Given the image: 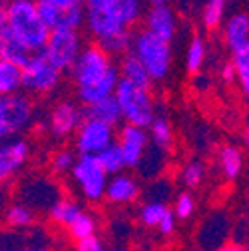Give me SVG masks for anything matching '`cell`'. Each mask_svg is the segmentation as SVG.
I'll return each mask as SVG.
<instances>
[{"label":"cell","mask_w":249,"mask_h":251,"mask_svg":"<svg viewBox=\"0 0 249 251\" xmlns=\"http://www.w3.org/2000/svg\"><path fill=\"white\" fill-rule=\"evenodd\" d=\"M34 124V104L26 94L0 98V142L26 132Z\"/></svg>","instance_id":"52a82bcc"},{"label":"cell","mask_w":249,"mask_h":251,"mask_svg":"<svg viewBox=\"0 0 249 251\" xmlns=\"http://www.w3.org/2000/svg\"><path fill=\"white\" fill-rule=\"evenodd\" d=\"M84 207L72 200V198H58L50 209H48V215H50V222L56 224V226H62V227H68L72 224V219L82 211Z\"/></svg>","instance_id":"44dd1931"},{"label":"cell","mask_w":249,"mask_h":251,"mask_svg":"<svg viewBox=\"0 0 249 251\" xmlns=\"http://www.w3.org/2000/svg\"><path fill=\"white\" fill-rule=\"evenodd\" d=\"M4 222H6V226H8L10 229L24 231V229L34 227L36 211H34V209H30L28 205H24L22 201H18V203H12V205L6 207Z\"/></svg>","instance_id":"cb8c5ba5"},{"label":"cell","mask_w":249,"mask_h":251,"mask_svg":"<svg viewBox=\"0 0 249 251\" xmlns=\"http://www.w3.org/2000/svg\"><path fill=\"white\" fill-rule=\"evenodd\" d=\"M224 36L231 54L249 52V18L245 12H235L225 20Z\"/></svg>","instance_id":"2e32d148"},{"label":"cell","mask_w":249,"mask_h":251,"mask_svg":"<svg viewBox=\"0 0 249 251\" xmlns=\"http://www.w3.org/2000/svg\"><path fill=\"white\" fill-rule=\"evenodd\" d=\"M44 192H56V187L52 185L50 179H28L26 187L22 190V203L28 205L30 209H34L38 205H44L46 209H50V205L58 200V196L54 194H44Z\"/></svg>","instance_id":"e0dca14e"},{"label":"cell","mask_w":249,"mask_h":251,"mask_svg":"<svg viewBox=\"0 0 249 251\" xmlns=\"http://www.w3.org/2000/svg\"><path fill=\"white\" fill-rule=\"evenodd\" d=\"M8 30V16H6V8H4V0L0 2V34Z\"/></svg>","instance_id":"b9f144b4"},{"label":"cell","mask_w":249,"mask_h":251,"mask_svg":"<svg viewBox=\"0 0 249 251\" xmlns=\"http://www.w3.org/2000/svg\"><path fill=\"white\" fill-rule=\"evenodd\" d=\"M164 164H166V151L155 150V148L149 144V148L146 150L144 158H142V162H140V166H138L136 170H138L142 176H146V177H149V179H155V177H160V172H162Z\"/></svg>","instance_id":"f1b7e54d"},{"label":"cell","mask_w":249,"mask_h":251,"mask_svg":"<svg viewBox=\"0 0 249 251\" xmlns=\"http://www.w3.org/2000/svg\"><path fill=\"white\" fill-rule=\"evenodd\" d=\"M76 251H108V249L98 235H92L82 241H76Z\"/></svg>","instance_id":"74e56055"},{"label":"cell","mask_w":249,"mask_h":251,"mask_svg":"<svg viewBox=\"0 0 249 251\" xmlns=\"http://www.w3.org/2000/svg\"><path fill=\"white\" fill-rule=\"evenodd\" d=\"M175 215L172 213V209H168L166 213H164V217L160 219V224H158V229H160V233H164V235H170V233H174L175 231Z\"/></svg>","instance_id":"ab89813d"},{"label":"cell","mask_w":249,"mask_h":251,"mask_svg":"<svg viewBox=\"0 0 249 251\" xmlns=\"http://www.w3.org/2000/svg\"><path fill=\"white\" fill-rule=\"evenodd\" d=\"M70 174H72V181L76 183L78 192L84 200L94 201V203L104 200L108 176L100 168L96 155H78Z\"/></svg>","instance_id":"ba28073f"},{"label":"cell","mask_w":249,"mask_h":251,"mask_svg":"<svg viewBox=\"0 0 249 251\" xmlns=\"http://www.w3.org/2000/svg\"><path fill=\"white\" fill-rule=\"evenodd\" d=\"M213 251H247V247L241 243H224L222 247H217Z\"/></svg>","instance_id":"7bdbcfd3"},{"label":"cell","mask_w":249,"mask_h":251,"mask_svg":"<svg viewBox=\"0 0 249 251\" xmlns=\"http://www.w3.org/2000/svg\"><path fill=\"white\" fill-rule=\"evenodd\" d=\"M118 72H120V78L126 80L134 86H140V88H151V80L148 76V72L144 70V66L140 62L128 52L126 56H122L120 62H118Z\"/></svg>","instance_id":"d6986e66"},{"label":"cell","mask_w":249,"mask_h":251,"mask_svg":"<svg viewBox=\"0 0 249 251\" xmlns=\"http://www.w3.org/2000/svg\"><path fill=\"white\" fill-rule=\"evenodd\" d=\"M229 64L235 70V80L241 86L243 96H247V94H249V52L231 54V62H229Z\"/></svg>","instance_id":"e575fe53"},{"label":"cell","mask_w":249,"mask_h":251,"mask_svg":"<svg viewBox=\"0 0 249 251\" xmlns=\"http://www.w3.org/2000/svg\"><path fill=\"white\" fill-rule=\"evenodd\" d=\"M148 136H149V144L155 150L168 151L174 142V130H172V124L168 122V118L155 116L153 122L148 126Z\"/></svg>","instance_id":"603a6c76"},{"label":"cell","mask_w":249,"mask_h":251,"mask_svg":"<svg viewBox=\"0 0 249 251\" xmlns=\"http://www.w3.org/2000/svg\"><path fill=\"white\" fill-rule=\"evenodd\" d=\"M168 209H170L168 203H162V201H144L138 209V219L146 227H158L160 219Z\"/></svg>","instance_id":"1f68e13d"},{"label":"cell","mask_w":249,"mask_h":251,"mask_svg":"<svg viewBox=\"0 0 249 251\" xmlns=\"http://www.w3.org/2000/svg\"><path fill=\"white\" fill-rule=\"evenodd\" d=\"M24 251H52V249L46 247V245H30V247H26Z\"/></svg>","instance_id":"f6af8a7d"},{"label":"cell","mask_w":249,"mask_h":251,"mask_svg":"<svg viewBox=\"0 0 249 251\" xmlns=\"http://www.w3.org/2000/svg\"><path fill=\"white\" fill-rule=\"evenodd\" d=\"M222 80L225 82V84H235L237 80H235V70H233V66L229 64H224V68H222Z\"/></svg>","instance_id":"60d3db41"},{"label":"cell","mask_w":249,"mask_h":251,"mask_svg":"<svg viewBox=\"0 0 249 251\" xmlns=\"http://www.w3.org/2000/svg\"><path fill=\"white\" fill-rule=\"evenodd\" d=\"M32 56L30 54L10 32V28L6 30V32L0 34V60H6V62H12V64L16 66H24L26 60Z\"/></svg>","instance_id":"7402d4cb"},{"label":"cell","mask_w":249,"mask_h":251,"mask_svg":"<svg viewBox=\"0 0 249 251\" xmlns=\"http://www.w3.org/2000/svg\"><path fill=\"white\" fill-rule=\"evenodd\" d=\"M207 56V44L201 36H194L188 44L185 50V70L190 74H199V70L203 68V62Z\"/></svg>","instance_id":"83f0119b"},{"label":"cell","mask_w":249,"mask_h":251,"mask_svg":"<svg viewBox=\"0 0 249 251\" xmlns=\"http://www.w3.org/2000/svg\"><path fill=\"white\" fill-rule=\"evenodd\" d=\"M82 120H84V110L80 108V104L64 98V100L56 102L54 108L50 110L48 130H50L52 138L66 140V138H72L76 134Z\"/></svg>","instance_id":"8fae6325"},{"label":"cell","mask_w":249,"mask_h":251,"mask_svg":"<svg viewBox=\"0 0 249 251\" xmlns=\"http://www.w3.org/2000/svg\"><path fill=\"white\" fill-rule=\"evenodd\" d=\"M142 16V0H84V28L96 42L120 32H132Z\"/></svg>","instance_id":"7a4b0ae2"},{"label":"cell","mask_w":249,"mask_h":251,"mask_svg":"<svg viewBox=\"0 0 249 251\" xmlns=\"http://www.w3.org/2000/svg\"><path fill=\"white\" fill-rule=\"evenodd\" d=\"M70 78L76 100L88 108L108 96H114V90L120 82L118 62L110 58L96 42L84 44L80 56L70 68Z\"/></svg>","instance_id":"6da1fadb"},{"label":"cell","mask_w":249,"mask_h":251,"mask_svg":"<svg viewBox=\"0 0 249 251\" xmlns=\"http://www.w3.org/2000/svg\"><path fill=\"white\" fill-rule=\"evenodd\" d=\"M196 198L194 194L190 192H181L177 194V198L174 200V209L172 213L175 215V219H181V222H185V219H190L194 213H196Z\"/></svg>","instance_id":"8d00e7d4"},{"label":"cell","mask_w":249,"mask_h":251,"mask_svg":"<svg viewBox=\"0 0 249 251\" xmlns=\"http://www.w3.org/2000/svg\"><path fill=\"white\" fill-rule=\"evenodd\" d=\"M4 8L12 36L30 54H40L48 42L50 30L38 14L36 0H4Z\"/></svg>","instance_id":"3957f363"},{"label":"cell","mask_w":249,"mask_h":251,"mask_svg":"<svg viewBox=\"0 0 249 251\" xmlns=\"http://www.w3.org/2000/svg\"><path fill=\"white\" fill-rule=\"evenodd\" d=\"M84 48V38L80 32H70V30H60V32H50L48 42L42 54L48 58L50 64H54L62 74L70 72L76 58Z\"/></svg>","instance_id":"9c48e42d"},{"label":"cell","mask_w":249,"mask_h":251,"mask_svg":"<svg viewBox=\"0 0 249 251\" xmlns=\"http://www.w3.org/2000/svg\"><path fill=\"white\" fill-rule=\"evenodd\" d=\"M227 2L229 0H207L203 6V14H201V22L207 30H215L224 24L225 12H227Z\"/></svg>","instance_id":"f546056e"},{"label":"cell","mask_w":249,"mask_h":251,"mask_svg":"<svg viewBox=\"0 0 249 251\" xmlns=\"http://www.w3.org/2000/svg\"><path fill=\"white\" fill-rule=\"evenodd\" d=\"M130 54L144 66L151 82H164L172 72V64H174L172 44L153 36L144 28L132 34Z\"/></svg>","instance_id":"277c9868"},{"label":"cell","mask_w":249,"mask_h":251,"mask_svg":"<svg viewBox=\"0 0 249 251\" xmlns=\"http://www.w3.org/2000/svg\"><path fill=\"white\" fill-rule=\"evenodd\" d=\"M217 164H220V172L224 174V177L233 181L243 172V151L235 146H224L217 153Z\"/></svg>","instance_id":"ffe728a7"},{"label":"cell","mask_w":249,"mask_h":251,"mask_svg":"<svg viewBox=\"0 0 249 251\" xmlns=\"http://www.w3.org/2000/svg\"><path fill=\"white\" fill-rule=\"evenodd\" d=\"M132 34L134 32H120V34H114L110 38H104L100 42H96L110 58H122L130 52V44H132Z\"/></svg>","instance_id":"4dcf8cb0"},{"label":"cell","mask_w":249,"mask_h":251,"mask_svg":"<svg viewBox=\"0 0 249 251\" xmlns=\"http://www.w3.org/2000/svg\"><path fill=\"white\" fill-rule=\"evenodd\" d=\"M20 74L22 94H26V96H48L60 88L62 76H64L54 64H50L42 52L30 56L26 64L20 68Z\"/></svg>","instance_id":"8992f818"},{"label":"cell","mask_w":249,"mask_h":251,"mask_svg":"<svg viewBox=\"0 0 249 251\" xmlns=\"http://www.w3.org/2000/svg\"><path fill=\"white\" fill-rule=\"evenodd\" d=\"M205 177V166L199 162V160H190L185 162L181 172H179V181L188 187V190H194V187L201 185Z\"/></svg>","instance_id":"d6a6232c"},{"label":"cell","mask_w":249,"mask_h":251,"mask_svg":"<svg viewBox=\"0 0 249 251\" xmlns=\"http://www.w3.org/2000/svg\"><path fill=\"white\" fill-rule=\"evenodd\" d=\"M149 6H170V0H146Z\"/></svg>","instance_id":"ee69618b"},{"label":"cell","mask_w":249,"mask_h":251,"mask_svg":"<svg viewBox=\"0 0 249 251\" xmlns=\"http://www.w3.org/2000/svg\"><path fill=\"white\" fill-rule=\"evenodd\" d=\"M30 146L22 138L0 142V183L12 179L28 162Z\"/></svg>","instance_id":"4fadbf2b"},{"label":"cell","mask_w":249,"mask_h":251,"mask_svg":"<svg viewBox=\"0 0 249 251\" xmlns=\"http://www.w3.org/2000/svg\"><path fill=\"white\" fill-rule=\"evenodd\" d=\"M142 20H144V30L170 44L177 34V16L172 6H149L142 16Z\"/></svg>","instance_id":"9a60e30c"},{"label":"cell","mask_w":249,"mask_h":251,"mask_svg":"<svg viewBox=\"0 0 249 251\" xmlns=\"http://www.w3.org/2000/svg\"><path fill=\"white\" fill-rule=\"evenodd\" d=\"M70 237L74 241H82L86 237H92V235H98V222H96V217L88 213V211H80L74 219H72V224L66 227Z\"/></svg>","instance_id":"484cf974"},{"label":"cell","mask_w":249,"mask_h":251,"mask_svg":"<svg viewBox=\"0 0 249 251\" xmlns=\"http://www.w3.org/2000/svg\"><path fill=\"white\" fill-rule=\"evenodd\" d=\"M96 160L100 164V168L106 172L108 177L116 176V174H122V172H126V166H124V158H122V151L118 148V144H110L108 148H104L98 155H96Z\"/></svg>","instance_id":"4316f807"},{"label":"cell","mask_w":249,"mask_h":251,"mask_svg":"<svg viewBox=\"0 0 249 251\" xmlns=\"http://www.w3.org/2000/svg\"><path fill=\"white\" fill-rule=\"evenodd\" d=\"M76 160H78V153H76L74 150H70V148H60V150L52 155V160H50L52 172L58 174V176L68 174V172L74 168Z\"/></svg>","instance_id":"d590c367"},{"label":"cell","mask_w":249,"mask_h":251,"mask_svg":"<svg viewBox=\"0 0 249 251\" xmlns=\"http://www.w3.org/2000/svg\"><path fill=\"white\" fill-rule=\"evenodd\" d=\"M28 239H30L28 233H22V231H16V229L0 231V251H24L26 247L34 245Z\"/></svg>","instance_id":"836d02e7"},{"label":"cell","mask_w":249,"mask_h":251,"mask_svg":"<svg viewBox=\"0 0 249 251\" xmlns=\"http://www.w3.org/2000/svg\"><path fill=\"white\" fill-rule=\"evenodd\" d=\"M20 92H22L20 66L6 60H0V98L14 96V94H20Z\"/></svg>","instance_id":"d4e9b609"},{"label":"cell","mask_w":249,"mask_h":251,"mask_svg":"<svg viewBox=\"0 0 249 251\" xmlns=\"http://www.w3.org/2000/svg\"><path fill=\"white\" fill-rule=\"evenodd\" d=\"M116 144L122 151L124 166L126 170H136L144 158L146 150L149 148V136L146 128H138V126L124 124L116 132Z\"/></svg>","instance_id":"7c38bea8"},{"label":"cell","mask_w":249,"mask_h":251,"mask_svg":"<svg viewBox=\"0 0 249 251\" xmlns=\"http://www.w3.org/2000/svg\"><path fill=\"white\" fill-rule=\"evenodd\" d=\"M36 2L56 8V10H70L76 6H84V0H36Z\"/></svg>","instance_id":"f35d334b"},{"label":"cell","mask_w":249,"mask_h":251,"mask_svg":"<svg viewBox=\"0 0 249 251\" xmlns=\"http://www.w3.org/2000/svg\"><path fill=\"white\" fill-rule=\"evenodd\" d=\"M114 98L120 106L124 124L138 126V128L148 130V126L158 116L151 88H140V86H134V84L120 78V82L114 90Z\"/></svg>","instance_id":"5b68a950"},{"label":"cell","mask_w":249,"mask_h":251,"mask_svg":"<svg viewBox=\"0 0 249 251\" xmlns=\"http://www.w3.org/2000/svg\"><path fill=\"white\" fill-rule=\"evenodd\" d=\"M84 118H92V120H98L106 126H112V128H116V126L122 124V114H120V106L116 102L114 96H108L96 104H92L86 108L84 112Z\"/></svg>","instance_id":"ac0fdd59"},{"label":"cell","mask_w":249,"mask_h":251,"mask_svg":"<svg viewBox=\"0 0 249 251\" xmlns=\"http://www.w3.org/2000/svg\"><path fill=\"white\" fill-rule=\"evenodd\" d=\"M74 138V151L78 155H98L104 148L116 142V128L98 120L84 118L78 126Z\"/></svg>","instance_id":"30bf717a"},{"label":"cell","mask_w":249,"mask_h":251,"mask_svg":"<svg viewBox=\"0 0 249 251\" xmlns=\"http://www.w3.org/2000/svg\"><path fill=\"white\" fill-rule=\"evenodd\" d=\"M142 198V187L136 176L130 172H122L112 177H108L104 200L114 203V205H130Z\"/></svg>","instance_id":"5bb4252c"},{"label":"cell","mask_w":249,"mask_h":251,"mask_svg":"<svg viewBox=\"0 0 249 251\" xmlns=\"http://www.w3.org/2000/svg\"><path fill=\"white\" fill-rule=\"evenodd\" d=\"M0 2H2V0H0Z\"/></svg>","instance_id":"bcb514c9"}]
</instances>
